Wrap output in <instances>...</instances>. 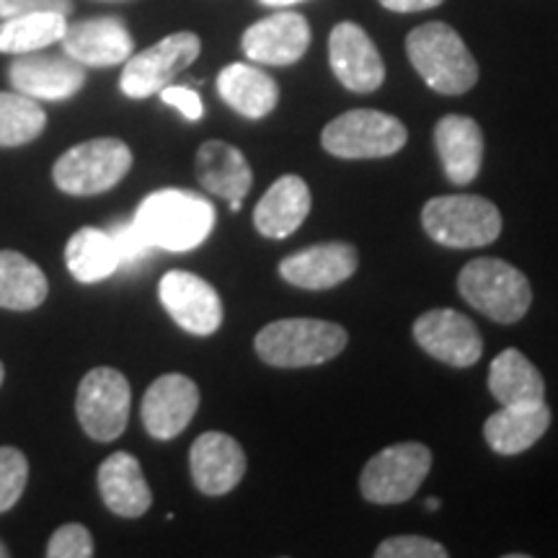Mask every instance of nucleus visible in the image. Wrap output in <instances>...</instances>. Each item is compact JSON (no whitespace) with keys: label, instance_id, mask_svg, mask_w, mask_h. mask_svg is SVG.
<instances>
[{"label":"nucleus","instance_id":"1","mask_svg":"<svg viewBox=\"0 0 558 558\" xmlns=\"http://www.w3.org/2000/svg\"><path fill=\"white\" fill-rule=\"evenodd\" d=\"M132 222L153 248L192 251L213 233L215 207L197 192L160 190L143 199Z\"/></svg>","mask_w":558,"mask_h":558},{"label":"nucleus","instance_id":"2","mask_svg":"<svg viewBox=\"0 0 558 558\" xmlns=\"http://www.w3.org/2000/svg\"><path fill=\"white\" fill-rule=\"evenodd\" d=\"M411 65L432 90L445 96H460L478 81V65L465 41L442 21L416 26L407 37Z\"/></svg>","mask_w":558,"mask_h":558},{"label":"nucleus","instance_id":"3","mask_svg":"<svg viewBox=\"0 0 558 558\" xmlns=\"http://www.w3.org/2000/svg\"><path fill=\"white\" fill-rule=\"evenodd\" d=\"M347 331L331 320L282 318L256 333V354L271 367H313L339 357Z\"/></svg>","mask_w":558,"mask_h":558},{"label":"nucleus","instance_id":"4","mask_svg":"<svg viewBox=\"0 0 558 558\" xmlns=\"http://www.w3.org/2000/svg\"><path fill=\"white\" fill-rule=\"evenodd\" d=\"M458 292L471 308L497 324L522 320L533 305L527 277L518 267L494 256L465 264L458 275Z\"/></svg>","mask_w":558,"mask_h":558},{"label":"nucleus","instance_id":"5","mask_svg":"<svg viewBox=\"0 0 558 558\" xmlns=\"http://www.w3.org/2000/svg\"><path fill=\"white\" fill-rule=\"evenodd\" d=\"M422 226L439 246L481 248L501 235V213L478 194H445L424 205Z\"/></svg>","mask_w":558,"mask_h":558},{"label":"nucleus","instance_id":"6","mask_svg":"<svg viewBox=\"0 0 558 558\" xmlns=\"http://www.w3.org/2000/svg\"><path fill=\"white\" fill-rule=\"evenodd\" d=\"M132 169V150L117 137H96L62 153L52 169L60 192L73 197H94L109 192Z\"/></svg>","mask_w":558,"mask_h":558},{"label":"nucleus","instance_id":"7","mask_svg":"<svg viewBox=\"0 0 558 558\" xmlns=\"http://www.w3.org/2000/svg\"><path fill=\"white\" fill-rule=\"evenodd\" d=\"M409 140V130L393 114L378 109H352L326 124L320 145L337 158H388Z\"/></svg>","mask_w":558,"mask_h":558},{"label":"nucleus","instance_id":"8","mask_svg":"<svg viewBox=\"0 0 558 558\" xmlns=\"http://www.w3.org/2000/svg\"><path fill=\"white\" fill-rule=\"evenodd\" d=\"M432 471V452L422 442H399L367 460L360 476L362 497L373 505L409 501Z\"/></svg>","mask_w":558,"mask_h":558},{"label":"nucleus","instance_id":"9","mask_svg":"<svg viewBox=\"0 0 558 558\" xmlns=\"http://www.w3.org/2000/svg\"><path fill=\"white\" fill-rule=\"evenodd\" d=\"M132 390L120 369L94 367L81 380L75 396V414L83 432L96 442H111L122 437L130 422Z\"/></svg>","mask_w":558,"mask_h":558},{"label":"nucleus","instance_id":"10","mask_svg":"<svg viewBox=\"0 0 558 558\" xmlns=\"http://www.w3.org/2000/svg\"><path fill=\"white\" fill-rule=\"evenodd\" d=\"M202 41L192 32H177L171 37L160 39L148 50L130 54L124 62L120 86L130 99H148L171 86L179 73H184L194 60L199 58Z\"/></svg>","mask_w":558,"mask_h":558},{"label":"nucleus","instance_id":"11","mask_svg":"<svg viewBox=\"0 0 558 558\" xmlns=\"http://www.w3.org/2000/svg\"><path fill=\"white\" fill-rule=\"evenodd\" d=\"M160 303L184 331L209 337L222 324V303L218 290L192 271H166L158 284Z\"/></svg>","mask_w":558,"mask_h":558},{"label":"nucleus","instance_id":"12","mask_svg":"<svg viewBox=\"0 0 558 558\" xmlns=\"http://www.w3.org/2000/svg\"><path fill=\"white\" fill-rule=\"evenodd\" d=\"M416 344L450 367H471L484 354L476 324L463 313L437 308L414 320Z\"/></svg>","mask_w":558,"mask_h":558},{"label":"nucleus","instance_id":"13","mask_svg":"<svg viewBox=\"0 0 558 558\" xmlns=\"http://www.w3.org/2000/svg\"><path fill=\"white\" fill-rule=\"evenodd\" d=\"M329 62L337 81L352 94H373L386 81V65L378 47L352 21H341L331 29Z\"/></svg>","mask_w":558,"mask_h":558},{"label":"nucleus","instance_id":"14","mask_svg":"<svg viewBox=\"0 0 558 558\" xmlns=\"http://www.w3.org/2000/svg\"><path fill=\"white\" fill-rule=\"evenodd\" d=\"M11 86L37 101H62L75 96L86 83V70L68 54H16L9 68Z\"/></svg>","mask_w":558,"mask_h":558},{"label":"nucleus","instance_id":"15","mask_svg":"<svg viewBox=\"0 0 558 558\" xmlns=\"http://www.w3.org/2000/svg\"><path fill=\"white\" fill-rule=\"evenodd\" d=\"M241 47L246 58L251 62H259V65H292L311 47L308 19L295 11L271 13V16L256 21L243 32Z\"/></svg>","mask_w":558,"mask_h":558},{"label":"nucleus","instance_id":"16","mask_svg":"<svg viewBox=\"0 0 558 558\" xmlns=\"http://www.w3.org/2000/svg\"><path fill=\"white\" fill-rule=\"evenodd\" d=\"M199 409V388L197 383L186 375L169 373L160 375L153 386L145 390L143 399V424L145 432L153 439H166L179 437L181 432L190 427V422Z\"/></svg>","mask_w":558,"mask_h":558},{"label":"nucleus","instance_id":"17","mask_svg":"<svg viewBox=\"0 0 558 558\" xmlns=\"http://www.w3.org/2000/svg\"><path fill=\"white\" fill-rule=\"evenodd\" d=\"M135 41L122 19L99 16L78 24H68L62 37V52L83 68H111L130 60Z\"/></svg>","mask_w":558,"mask_h":558},{"label":"nucleus","instance_id":"18","mask_svg":"<svg viewBox=\"0 0 558 558\" xmlns=\"http://www.w3.org/2000/svg\"><path fill=\"white\" fill-rule=\"evenodd\" d=\"M190 469L194 486L207 497H222L233 492L246 476V452L239 439L222 432H205L194 439L190 450Z\"/></svg>","mask_w":558,"mask_h":558},{"label":"nucleus","instance_id":"19","mask_svg":"<svg viewBox=\"0 0 558 558\" xmlns=\"http://www.w3.org/2000/svg\"><path fill=\"white\" fill-rule=\"evenodd\" d=\"M360 256L357 248L349 243H318L298 254H290L279 264V275L284 282L295 284L303 290H331L337 284L347 282L357 271Z\"/></svg>","mask_w":558,"mask_h":558},{"label":"nucleus","instance_id":"20","mask_svg":"<svg viewBox=\"0 0 558 558\" xmlns=\"http://www.w3.org/2000/svg\"><path fill=\"white\" fill-rule=\"evenodd\" d=\"M435 148L452 184L465 186L478 177L484 163V132L476 120L463 114L442 117L435 124Z\"/></svg>","mask_w":558,"mask_h":558},{"label":"nucleus","instance_id":"21","mask_svg":"<svg viewBox=\"0 0 558 558\" xmlns=\"http://www.w3.org/2000/svg\"><path fill=\"white\" fill-rule=\"evenodd\" d=\"M311 213V190L295 173H284L264 192L254 209V226L264 239L282 241L303 226Z\"/></svg>","mask_w":558,"mask_h":558},{"label":"nucleus","instance_id":"22","mask_svg":"<svg viewBox=\"0 0 558 558\" xmlns=\"http://www.w3.org/2000/svg\"><path fill=\"white\" fill-rule=\"evenodd\" d=\"M550 427V409L543 401L501 407L484 424L488 448L499 456H520L533 448Z\"/></svg>","mask_w":558,"mask_h":558},{"label":"nucleus","instance_id":"23","mask_svg":"<svg viewBox=\"0 0 558 558\" xmlns=\"http://www.w3.org/2000/svg\"><path fill=\"white\" fill-rule=\"evenodd\" d=\"M99 492L104 505L120 518H143L153 505L148 481L143 476L137 458L130 452H111L99 469Z\"/></svg>","mask_w":558,"mask_h":558},{"label":"nucleus","instance_id":"24","mask_svg":"<svg viewBox=\"0 0 558 558\" xmlns=\"http://www.w3.org/2000/svg\"><path fill=\"white\" fill-rule=\"evenodd\" d=\"M197 179L209 194L228 202L243 199L254 184L246 156L222 140H207L197 150Z\"/></svg>","mask_w":558,"mask_h":558},{"label":"nucleus","instance_id":"25","mask_svg":"<svg viewBox=\"0 0 558 558\" xmlns=\"http://www.w3.org/2000/svg\"><path fill=\"white\" fill-rule=\"evenodd\" d=\"M220 99L248 120H262L275 111L279 101V86L264 70L248 62H233L218 75Z\"/></svg>","mask_w":558,"mask_h":558},{"label":"nucleus","instance_id":"26","mask_svg":"<svg viewBox=\"0 0 558 558\" xmlns=\"http://www.w3.org/2000/svg\"><path fill=\"white\" fill-rule=\"evenodd\" d=\"M488 390L501 407L546 399V380L520 349H505L488 367Z\"/></svg>","mask_w":558,"mask_h":558},{"label":"nucleus","instance_id":"27","mask_svg":"<svg viewBox=\"0 0 558 558\" xmlns=\"http://www.w3.org/2000/svg\"><path fill=\"white\" fill-rule=\"evenodd\" d=\"M65 264L78 282H99L120 269V251L111 241L109 230L81 228L65 246Z\"/></svg>","mask_w":558,"mask_h":558},{"label":"nucleus","instance_id":"28","mask_svg":"<svg viewBox=\"0 0 558 558\" xmlns=\"http://www.w3.org/2000/svg\"><path fill=\"white\" fill-rule=\"evenodd\" d=\"M47 277L19 251H0V308L34 311L47 300Z\"/></svg>","mask_w":558,"mask_h":558},{"label":"nucleus","instance_id":"29","mask_svg":"<svg viewBox=\"0 0 558 558\" xmlns=\"http://www.w3.org/2000/svg\"><path fill=\"white\" fill-rule=\"evenodd\" d=\"M68 16L62 13H26L0 21V52L26 54L58 45L65 37Z\"/></svg>","mask_w":558,"mask_h":558},{"label":"nucleus","instance_id":"30","mask_svg":"<svg viewBox=\"0 0 558 558\" xmlns=\"http://www.w3.org/2000/svg\"><path fill=\"white\" fill-rule=\"evenodd\" d=\"M47 128V114L37 99L19 90H0V148L37 140Z\"/></svg>","mask_w":558,"mask_h":558},{"label":"nucleus","instance_id":"31","mask_svg":"<svg viewBox=\"0 0 558 558\" xmlns=\"http://www.w3.org/2000/svg\"><path fill=\"white\" fill-rule=\"evenodd\" d=\"M29 481V460L16 448H0V514L16 507Z\"/></svg>","mask_w":558,"mask_h":558},{"label":"nucleus","instance_id":"32","mask_svg":"<svg viewBox=\"0 0 558 558\" xmlns=\"http://www.w3.org/2000/svg\"><path fill=\"white\" fill-rule=\"evenodd\" d=\"M378 558H448V548L442 543L424 538V535H396L383 541L375 548Z\"/></svg>","mask_w":558,"mask_h":558},{"label":"nucleus","instance_id":"33","mask_svg":"<svg viewBox=\"0 0 558 558\" xmlns=\"http://www.w3.org/2000/svg\"><path fill=\"white\" fill-rule=\"evenodd\" d=\"M47 556L50 558H90L94 556V538L78 522H70L54 530L47 543Z\"/></svg>","mask_w":558,"mask_h":558},{"label":"nucleus","instance_id":"34","mask_svg":"<svg viewBox=\"0 0 558 558\" xmlns=\"http://www.w3.org/2000/svg\"><path fill=\"white\" fill-rule=\"evenodd\" d=\"M109 235L111 241H114L117 251H120L122 264H135L153 248L150 243L143 239V233H140L135 222H114V226H109Z\"/></svg>","mask_w":558,"mask_h":558},{"label":"nucleus","instance_id":"35","mask_svg":"<svg viewBox=\"0 0 558 558\" xmlns=\"http://www.w3.org/2000/svg\"><path fill=\"white\" fill-rule=\"evenodd\" d=\"M47 11L70 16V13H73V0H0V21Z\"/></svg>","mask_w":558,"mask_h":558},{"label":"nucleus","instance_id":"36","mask_svg":"<svg viewBox=\"0 0 558 558\" xmlns=\"http://www.w3.org/2000/svg\"><path fill=\"white\" fill-rule=\"evenodd\" d=\"M160 99H163V104H169V107L179 109L181 117L190 122H199L202 114H205V107H202V99L199 94L194 88H186V86H166L163 90H160Z\"/></svg>","mask_w":558,"mask_h":558},{"label":"nucleus","instance_id":"37","mask_svg":"<svg viewBox=\"0 0 558 558\" xmlns=\"http://www.w3.org/2000/svg\"><path fill=\"white\" fill-rule=\"evenodd\" d=\"M383 9L396 11V13H416V11H429L442 0H378Z\"/></svg>","mask_w":558,"mask_h":558},{"label":"nucleus","instance_id":"38","mask_svg":"<svg viewBox=\"0 0 558 558\" xmlns=\"http://www.w3.org/2000/svg\"><path fill=\"white\" fill-rule=\"evenodd\" d=\"M264 5H295L300 0H262Z\"/></svg>","mask_w":558,"mask_h":558},{"label":"nucleus","instance_id":"39","mask_svg":"<svg viewBox=\"0 0 558 558\" xmlns=\"http://www.w3.org/2000/svg\"><path fill=\"white\" fill-rule=\"evenodd\" d=\"M424 505H427V509H429V512H435V509H439V499H435V497H429L427 501H424Z\"/></svg>","mask_w":558,"mask_h":558},{"label":"nucleus","instance_id":"40","mask_svg":"<svg viewBox=\"0 0 558 558\" xmlns=\"http://www.w3.org/2000/svg\"><path fill=\"white\" fill-rule=\"evenodd\" d=\"M5 556H9V548H5L3 543H0V558H5Z\"/></svg>","mask_w":558,"mask_h":558},{"label":"nucleus","instance_id":"41","mask_svg":"<svg viewBox=\"0 0 558 558\" xmlns=\"http://www.w3.org/2000/svg\"><path fill=\"white\" fill-rule=\"evenodd\" d=\"M3 375H5V369H3V365H0V383H3Z\"/></svg>","mask_w":558,"mask_h":558}]
</instances>
